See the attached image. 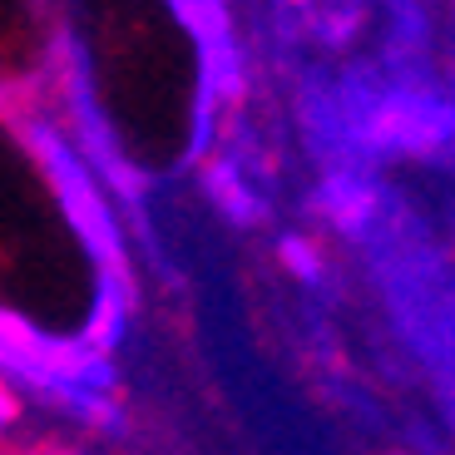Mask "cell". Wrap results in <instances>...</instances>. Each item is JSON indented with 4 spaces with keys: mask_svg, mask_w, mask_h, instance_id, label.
<instances>
[{
    "mask_svg": "<svg viewBox=\"0 0 455 455\" xmlns=\"http://www.w3.org/2000/svg\"><path fill=\"white\" fill-rule=\"evenodd\" d=\"M20 426H25V406H20V396H15V387L0 376V455L15 451V435H20Z\"/></svg>",
    "mask_w": 455,
    "mask_h": 455,
    "instance_id": "cell-1",
    "label": "cell"
}]
</instances>
